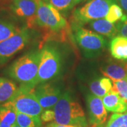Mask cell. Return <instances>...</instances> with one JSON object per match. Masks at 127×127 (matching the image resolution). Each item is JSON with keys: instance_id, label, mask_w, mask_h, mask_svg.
I'll list each match as a JSON object with an SVG mask.
<instances>
[{"instance_id": "cell-1", "label": "cell", "mask_w": 127, "mask_h": 127, "mask_svg": "<svg viewBox=\"0 0 127 127\" xmlns=\"http://www.w3.org/2000/svg\"><path fill=\"white\" fill-rule=\"evenodd\" d=\"M41 50L30 51L15 60L5 69V75L20 83L31 88H35Z\"/></svg>"}, {"instance_id": "cell-2", "label": "cell", "mask_w": 127, "mask_h": 127, "mask_svg": "<svg viewBox=\"0 0 127 127\" xmlns=\"http://www.w3.org/2000/svg\"><path fill=\"white\" fill-rule=\"evenodd\" d=\"M38 27L47 33V38L51 36L64 35L69 30L67 20L59 11L50 4L42 1H38L34 28Z\"/></svg>"}, {"instance_id": "cell-3", "label": "cell", "mask_w": 127, "mask_h": 127, "mask_svg": "<svg viewBox=\"0 0 127 127\" xmlns=\"http://www.w3.org/2000/svg\"><path fill=\"white\" fill-rule=\"evenodd\" d=\"M55 123L61 125L88 127L85 112L69 91L64 92L54 107Z\"/></svg>"}, {"instance_id": "cell-4", "label": "cell", "mask_w": 127, "mask_h": 127, "mask_svg": "<svg viewBox=\"0 0 127 127\" xmlns=\"http://www.w3.org/2000/svg\"><path fill=\"white\" fill-rule=\"evenodd\" d=\"M40 50L36 85L59 77L63 68V57L58 47L52 44H46Z\"/></svg>"}, {"instance_id": "cell-5", "label": "cell", "mask_w": 127, "mask_h": 127, "mask_svg": "<svg viewBox=\"0 0 127 127\" xmlns=\"http://www.w3.org/2000/svg\"><path fill=\"white\" fill-rule=\"evenodd\" d=\"M72 23V37L84 57L94 58L101 55L107 46V39L91 30Z\"/></svg>"}, {"instance_id": "cell-6", "label": "cell", "mask_w": 127, "mask_h": 127, "mask_svg": "<svg viewBox=\"0 0 127 127\" xmlns=\"http://www.w3.org/2000/svg\"><path fill=\"white\" fill-rule=\"evenodd\" d=\"M116 0H89L72 12V23L83 26L93 21L104 18Z\"/></svg>"}, {"instance_id": "cell-7", "label": "cell", "mask_w": 127, "mask_h": 127, "mask_svg": "<svg viewBox=\"0 0 127 127\" xmlns=\"http://www.w3.org/2000/svg\"><path fill=\"white\" fill-rule=\"evenodd\" d=\"M36 32L34 28L27 27L23 28L17 34L0 43V66L9 60L34 40Z\"/></svg>"}, {"instance_id": "cell-8", "label": "cell", "mask_w": 127, "mask_h": 127, "mask_svg": "<svg viewBox=\"0 0 127 127\" xmlns=\"http://www.w3.org/2000/svg\"><path fill=\"white\" fill-rule=\"evenodd\" d=\"M17 111L33 117H40L44 109L35 94V88L20 85L15 96L8 102Z\"/></svg>"}, {"instance_id": "cell-9", "label": "cell", "mask_w": 127, "mask_h": 127, "mask_svg": "<svg viewBox=\"0 0 127 127\" xmlns=\"http://www.w3.org/2000/svg\"><path fill=\"white\" fill-rule=\"evenodd\" d=\"M39 0H11L9 9L14 17L26 24L27 27L34 28Z\"/></svg>"}, {"instance_id": "cell-10", "label": "cell", "mask_w": 127, "mask_h": 127, "mask_svg": "<svg viewBox=\"0 0 127 127\" xmlns=\"http://www.w3.org/2000/svg\"><path fill=\"white\" fill-rule=\"evenodd\" d=\"M63 93L59 84L51 81L39 84L35 88V94L38 101L45 109L54 107Z\"/></svg>"}, {"instance_id": "cell-11", "label": "cell", "mask_w": 127, "mask_h": 127, "mask_svg": "<svg viewBox=\"0 0 127 127\" xmlns=\"http://www.w3.org/2000/svg\"><path fill=\"white\" fill-rule=\"evenodd\" d=\"M87 105L90 124L95 127L104 124L107 120L108 112L102 98L93 94H89L87 97Z\"/></svg>"}, {"instance_id": "cell-12", "label": "cell", "mask_w": 127, "mask_h": 127, "mask_svg": "<svg viewBox=\"0 0 127 127\" xmlns=\"http://www.w3.org/2000/svg\"><path fill=\"white\" fill-rule=\"evenodd\" d=\"M26 25H21L15 17L0 15V43L17 34Z\"/></svg>"}, {"instance_id": "cell-13", "label": "cell", "mask_w": 127, "mask_h": 127, "mask_svg": "<svg viewBox=\"0 0 127 127\" xmlns=\"http://www.w3.org/2000/svg\"><path fill=\"white\" fill-rule=\"evenodd\" d=\"M101 71L112 81L127 79V63L110 62L103 66Z\"/></svg>"}, {"instance_id": "cell-14", "label": "cell", "mask_w": 127, "mask_h": 127, "mask_svg": "<svg viewBox=\"0 0 127 127\" xmlns=\"http://www.w3.org/2000/svg\"><path fill=\"white\" fill-rule=\"evenodd\" d=\"M107 111L114 113H123L127 111V104L118 94L111 90L102 98Z\"/></svg>"}, {"instance_id": "cell-15", "label": "cell", "mask_w": 127, "mask_h": 127, "mask_svg": "<svg viewBox=\"0 0 127 127\" xmlns=\"http://www.w3.org/2000/svg\"><path fill=\"white\" fill-rule=\"evenodd\" d=\"M88 24L92 31L103 36L112 39L118 35L116 25L109 23L105 18L93 21Z\"/></svg>"}, {"instance_id": "cell-16", "label": "cell", "mask_w": 127, "mask_h": 127, "mask_svg": "<svg viewBox=\"0 0 127 127\" xmlns=\"http://www.w3.org/2000/svg\"><path fill=\"white\" fill-rule=\"evenodd\" d=\"M18 90L15 82L7 78L0 77V104L11 100Z\"/></svg>"}, {"instance_id": "cell-17", "label": "cell", "mask_w": 127, "mask_h": 127, "mask_svg": "<svg viewBox=\"0 0 127 127\" xmlns=\"http://www.w3.org/2000/svg\"><path fill=\"white\" fill-rule=\"evenodd\" d=\"M111 54L119 60H127V38L116 36L113 38L109 45Z\"/></svg>"}, {"instance_id": "cell-18", "label": "cell", "mask_w": 127, "mask_h": 127, "mask_svg": "<svg viewBox=\"0 0 127 127\" xmlns=\"http://www.w3.org/2000/svg\"><path fill=\"white\" fill-rule=\"evenodd\" d=\"M17 121V111L8 102L0 104V127H11Z\"/></svg>"}, {"instance_id": "cell-19", "label": "cell", "mask_w": 127, "mask_h": 127, "mask_svg": "<svg viewBox=\"0 0 127 127\" xmlns=\"http://www.w3.org/2000/svg\"><path fill=\"white\" fill-rule=\"evenodd\" d=\"M16 123L21 127H42V121L40 117H33L17 112Z\"/></svg>"}, {"instance_id": "cell-20", "label": "cell", "mask_w": 127, "mask_h": 127, "mask_svg": "<svg viewBox=\"0 0 127 127\" xmlns=\"http://www.w3.org/2000/svg\"><path fill=\"white\" fill-rule=\"evenodd\" d=\"M98 127H127V111L123 113L112 114L107 123L103 127L102 124Z\"/></svg>"}, {"instance_id": "cell-21", "label": "cell", "mask_w": 127, "mask_h": 127, "mask_svg": "<svg viewBox=\"0 0 127 127\" xmlns=\"http://www.w3.org/2000/svg\"><path fill=\"white\" fill-rule=\"evenodd\" d=\"M44 2L50 4L61 13H66L75 7L74 0H42Z\"/></svg>"}, {"instance_id": "cell-22", "label": "cell", "mask_w": 127, "mask_h": 127, "mask_svg": "<svg viewBox=\"0 0 127 127\" xmlns=\"http://www.w3.org/2000/svg\"><path fill=\"white\" fill-rule=\"evenodd\" d=\"M124 15L121 7L117 3H115L112 4L109 8L105 18L109 23L115 24L117 22H119L120 20H121Z\"/></svg>"}, {"instance_id": "cell-23", "label": "cell", "mask_w": 127, "mask_h": 127, "mask_svg": "<svg viewBox=\"0 0 127 127\" xmlns=\"http://www.w3.org/2000/svg\"><path fill=\"white\" fill-rule=\"evenodd\" d=\"M112 91L117 93L127 104V79L112 81Z\"/></svg>"}, {"instance_id": "cell-24", "label": "cell", "mask_w": 127, "mask_h": 127, "mask_svg": "<svg viewBox=\"0 0 127 127\" xmlns=\"http://www.w3.org/2000/svg\"><path fill=\"white\" fill-rule=\"evenodd\" d=\"M99 79L100 78H95L92 79L89 84V87L93 94L102 98L107 93L101 87Z\"/></svg>"}, {"instance_id": "cell-25", "label": "cell", "mask_w": 127, "mask_h": 127, "mask_svg": "<svg viewBox=\"0 0 127 127\" xmlns=\"http://www.w3.org/2000/svg\"><path fill=\"white\" fill-rule=\"evenodd\" d=\"M118 35L127 38V15H125L116 25Z\"/></svg>"}, {"instance_id": "cell-26", "label": "cell", "mask_w": 127, "mask_h": 127, "mask_svg": "<svg viewBox=\"0 0 127 127\" xmlns=\"http://www.w3.org/2000/svg\"><path fill=\"white\" fill-rule=\"evenodd\" d=\"M40 118L44 123H50L53 122L55 120V112L51 109H47L43 111L41 114Z\"/></svg>"}, {"instance_id": "cell-27", "label": "cell", "mask_w": 127, "mask_h": 127, "mask_svg": "<svg viewBox=\"0 0 127 127\" xmlns=\"http://www.w3.org/2000/svg\"><path fill=\"white\" fill-rule=\"evenodd\" d=\"M99 84L101 88H102L107 93H109V91H111V90H112L113 84H112V81H111L109 78H100Z\"/></svg>"}, {"instance_id": "cell-28", "label": "cell", "mask_w": 127, "mask_h": 127, "mask_svg": "<svg viewBox=\"0 0 127 127\" xmlns=\"http://www.w3.org/2000/svg\"><path fill=\"white\" fill-rule=\"evenodd\" d=\"M45 127H82V126H78V125H61L58 124L55 122H51V123L48 124ZM91 127H96L95 126H93Z\"/></svg>"}, {"instance_id": "cell-29", "label": "cell", "mask_w": 127, "mask_h": 127, "mask_svg": "<svg viewBox=\"0 0 127 127\" xmlns=\"http://www.w3.org/2000/svg\"><path fill=\"white\" fill-rule=\"evenodd\" d=\"M116 1L124 11L125 15H127V0H116Z\"/></svg>"}, {"instance_id": "cell-30", "label": "cell", "mask_w": 127, "mask_h": 127, "mask_svg": "<svg viewBox=\"0 0 127 127\" xmlns=\"http://www.w3.org/2000/svg\"><path fill=\"white\" fill-rule=\"evenodd\" d=\"M75 1V4L77 5L78 4H79V3L82 2H84V1H86V0H74Z\"/></svg>"}, {"instance_id": "cell-31", "label": "cell", "mask_w": 127, "mask_h": 127, "mask_svg": "<svg viewBox=\"0 0 127 127\" xmlns=\"http://www.w3.org/2000/svg\"><path fill=\"white\" fill-rule=\"evenodd\" d=\"M11 127H21L19 126V125H18V124H17V123H16V124H14V125H12V126Z\"/></svg>"}, {"instance_id": "cell-32", "label": "cell", "mask_w": 127, "mask_h": 127, "mask_svg": "<svg viewBox=\"0 0 127 127\" xmlns=\"http://www.w3.org/2000/svg\"><path fill=\"white\" fill-rule=\"evenodd\" d=\"M2 0H0V4H1V2H2Z\"/></svg>"}]
</instances>
